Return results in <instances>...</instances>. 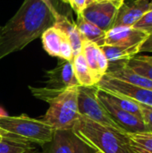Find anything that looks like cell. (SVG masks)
I'll return each instance as SVG.
<instances>
[{"instance_id": "ac0fdd59", "label": "cell", "mask_w": 152, "mask_h": 153, "mask_svg": "<svg viewBox=\"0 0 152 153\" xmlns=\"http://www.w3.org/2000/svg\"><path fill=\"white\" fill-rule=\"evenodd\" d=\"M100 51H101L100 47L97 46L95 43L90 42L87 39L83 41L82 53L83 54L84 58L89 65V68L90 69V72L94 77L96 84L102 78L99 70V56Z\"/></svg>"}, {"instance_id": "ffe728a7", "label": "cell", "mask_w": 152, "mask_h": 153, "mask_svg": "<svg viewBox=\"0 0 152 153\" xmlns=\"http://www.w3.org/2000/svg\"><path fill=\"white\" fill-rule=\"evenodd\" d=\"M62 36L63 33L54 25L47 28L41 34L43 48L46 52L51 56L59 57Z\"/></svg>"}, {"instance_id": "5bb4252c", "label": "cell", "mask_w": 152, "mask_h": 153, "mask_svg": "<svg viewBox=\"0 0 152 153\" xmlns=\"http://www.w3.org/2000/svg\"><path fill=\"white\" fill-rule=\"evenodd\" d=\"M142 44H139L133 47H122V46H110L104 45L100 48L103 51L108 61L109 66H116L126 63L131 58L137 56L140 53Z\"/></svg>"}, {"instance_id": "3957f363", "label": "cell", "mask_w": 152, "mask_h": 153, "mask_svg": "<svg viewBox=\"0 0 152 153\" xmlns=\"http://www.w3.org/2000/svg\"><path fill=\"white\" fill-rule=\"evenodd\" d=\"M55 130L40 119L21 115L0 117V137L13 143L40 146L52 140Z\"/></svg>"}, {"instance_id": "f546056e", "label": "cell", "mask_w": 152, "mask_h": 153, "mask_svg": "<svg viewBox=\"0 0 152 153\" xmlns=\"http://www.w3.org/2000/svg\"><path fill=\"white\" fill-rule=\"evenodd\" d=\"M5 116H7V114L5 113V111L3 108H0V117H5Z\"/></svg>"}, {"instance_id": "d590c367", "label": "cell", "mask_w": 152, "mask_h": 153, "mask_svg": "<svg viewBox=\"0 0 152 153\" xmlns=\"http://www.w3.org/2000/svg\"><path fill=\"white\" fill-rule=\"evenodd\" d=\"M0 141H2V138L1 137H0Z\"/></svg>"}, {"instance_id": "4316f807", "label": "cell", "mask_w": 152, "mask_h": 153, "mask_svg": "<svg viewBox=\"0 0 152 153\" xmlns=\"http://www.w3.org/2000/svg\"><path fill=\"white\" fill-rule=\"evenodd\" d=\"M70 4L77 15H79L86 6V0H70Z\"/></svg>"}, {"instance_id": "44dd1931", "label": "cell", "mask_w": 152, "mask_h": 153, "mask_svg": "<svg viewBox=\"0 0 152 153\" xmlns=\"http://www.w3.org/2000/svg\"><path fill=\"white\" fill-rule=\"evenodd\" d=\"M125 65L138 74L152 81V56H135L128 60Z\"/></svg>"}, {"instance_id": "cb8c5ba5", "label": "cell", "mask_w": 152, "mask_h": 153, "mask_svg": "<svg viewBox=\"0 0 152 153\" xmlns=\"http://www.w3.org/2000/svg\"><path fill=\"white\" fill-rule=\"evenodd\" d=\"M133 27L152 37V10L145 13Z\"/></svg>"}, {"instance_id": "8992f818", "label": "cell", "mask_w": 152, "mask_h": 153, "mask_svg": "<svg viewBox=\"0 0 152 153\" xmlns=\"http://www.w3.org/2000/svg\"><path fill=\"white\" fill-rule=\"evenodd\" d=\"M99 89L129 99L137 104L152 108V91L143 89L126 82L105 74L97 83Z\"/></svg>"}, {"instance_id": "d6a6232c", "label": "cell", "mask_w": 152, "mask_h": 153, "mask_svg": "<svg viewBox=\"0 0 152 153\" xmlns=\"http://www.w3.org/2000/svg\"><path fill=\"white\" fill-rule=\"evenodd\" d=\"M34 150L35 149H32V150H30V151H28V152H26L25 153H34Z\"/></svg>"}, {"instance_id": "277c9868", "label": "cell", "mask_w": 152, "mask_h": 153, "mask_svg": "<svg viewBox=\"0 0 152 153\" xmlns=\"http://www.w3.org/2000/svg\"><path fill=\"white\" fill-rule=\"evenodd\" d=\"M48 104L49 108L40 120L55 131L73 129L80 117L78 86L66 89Z\"/></svg>"}, {"instance_id": "7c38bea8", "label": "cell", "mask_w": 152, "mask_h": 153, "mask_svg": "<svg viewBox=\"0 0 152 153\" xmlns=\"http://www.w3.org/2000/svg\"><path fill=\"white\" fill-rule=\"evenodd\" d=\"M148 11H150V5L146 0H132L125 2L123 5L118 9V13L113 27H133Z\"/></svg>"}, {"instance_id": "7402d4cb", "label": "cell", "mask_w": 152, "mask_h": 153, "mask_svg": "<svg viewBox=\"0 0 152 153\" xmlns=\"http://www.w3.org/2000/svg\"><path fill=\"white\" fill-rule=\"evenodd\" d=\"M99 87V86H98ZM105 96L107 97V99L108 100H110L113 104H115L116 106H117L118 108H120L123 110H125L129 113H132L133 115H135L136 117H138L139 118L142 119V114H141V110H140V107L139 104H137L136 102L126 99L125 97L116 95V94H113L110 92H108L104 90H102Z\"/></svg>"}, {"instance_id": "9a60e30c", "label": "cell", "mask_w": 152, "mask_h": 153, "mask_svg": "<svg viewBox=\"0 0 152 153\" xmlns=\"http://www.w3.org/2000/svg\"><path fill=\"white\" fill-rule=\"evenodd\" d=\"M106 74L116 78L118 80L126 82L128 83L133 84L135 86L152 91L151 80L138 74L137 73L133 71L130 67H128L125 65V63L116 66H109Z\"/></svg>"}, {"instance_id": "7a4b0ae2", "label": "cell", "mask_w": 152, "mask_h": 153, "mask_svg": "<svg viewBox=\"0 0 152 153\" xmlns=\"http://www.w3.org/2000/svg\"><path fill=\"white\" fill-rule=\"evenodd\" d=\"M72 131L95 152L132 153L125 134L80 116Z\"/></svg>"}, {"instance_id": "9c48e42d", "label": "cell", "mask_w": 152, "mask_h": 153, "mask_svg": "<svg viewBox=\"0 0 152 153\" xmlns=\"http://www.w3.org/2000/svg\"><path fill=\"white\" fill-rule=\"evenodd\" d=\"M98 99L106 108L108 113L110 115L113 121L121 127L126 134L127 133H137V132H145L146 127L141 118L135 115L129 113L125 110L121 109L110 100L107 99L103 91L99 88L97 92Z\"/></svg>"}, {"instance_id": "4fadbf2b", "label": "cell", "mask_w": 152, "mask_h": 153, "mask_svg": "<svg viewBox=\"0 0 152 153\" xmlns=\"http://www.w3.org/2000/svg\"><path fill=\"white\" fill-rule=\"evenodd\" d=\"M54 26L67 37L72 46L74 56L82 53V45L85 39L82 35L74 22H71L67 17L58 13L56 17Z\"/></svg>"}, {"instance_id": "d4e9b609", "label": "cell", "mask_w": 152, "mask_h": 153, "mask_svg": "<svg viewBox=\"0 0 152 153\" xmlns=\"http://www.w3.org/2000/svg\"><path fill=\"white\" fill-rule=\"evenodd\" d=\"M73 57H74V55H73V51L72 46L70 44V41L67 39V37L65 34H63L62 39H61V45H60L59 58L72 62Z\"/></svg>"}, {"instance_id": "4dcf8cb0", "label": "cell", "mask_w": 152, "mask_h": 153, "mask_svg": "<svg viewBox=\"0 0 152 153\" xmlns=\"http://www.w3.org/2000/svg\"><path fill=\"white\" fill-rule=\"evenodd\" d=\"M148 3H149V5H150V10H152V0H146Z\"/></svg>"}, {"instance_id": "30bf717a", "label": "cell", "mask_w": 152, "mask_h": 153, "mask_svg": "<svg viewBox=\"0 0 152 153\" xmlns=\"http://www.w3.org/2000/svg\"><path fill=\"white\" fill-rule=\"evenodd\" d=\"M47 78V88L57 91H65L73 86H79V82L75 77L73 62L61 59L57 65L46 72Z\"/></svg>"}, {"instance_id": "f1b7e54d", "label": "cell", "mask_w": 152, "mask_h": 153, "mask_svg": "<svg viewBox=\"0 0 152 153\" xmlns=\"http://www.w3.org/2000/svg\"><path fill=\"white\" fill-rule=\"evenodd\" d=\"M96 1H99V2H109L112 4H114L117 9H119L123 5V4L125 3V0H96Z\"/></svg>"}, {"instance_id": "e0dca14e", "label": "cell", "mask_w": 152, "mask_h": 153, "mask_svg": "<svg viewBox=\"0 0 152 153\" xmlns=\"http://www.w3.org/2000/svg\"><path fill=\"white\" fill-rule=\"evenodd\" d=\"M125 136L132 153H152V132L127 133Z\"/></svg>"}, {"instance_id": "484cf974", "label": "cell", "mask_w": 152, "mask_h": 153, "mask_svg": "<svg viewBox=\"0 0 152 153\" xmlns=\"http://www.w3.org/2000/svg\"><path fill=\"white\" fill-rule=\"evenodd\" d=\"M141 114H142V120L146 127V130L148 132H152V108L139 104Z\"/></svg>"}, {"instance_id": "d6986e66", "label": "cell", "mask_w": 152, "mask_h": 153, "mask_svg": "<svg viewBox=\"0 0 152 153\" xmlns=\"http://www.w3.org/2000/svg\"><path fill=\"white\" fill-rule=\"evenodd\" d=\"M73 66L75 77L81 86H91L96 84L94 77L89 68V65L82 53L74 56L73 59Z\"/></svg>"}, {"instance_id": "1f68e13d", "label": "cell", "mask_w": 152, "mask_h": 153, "mask_svg": "<svg viewBox=\"0 0 152 153\" xmlns=\"http://www.w3.org/2000/svg\"><path fill=\"white\" fill-rule=\"evenodd\" d=\"M94 1H96V0H86V5L90 4V3H92V2H94Z\"/></svg>"}, {"instance_id": "ba28073f", "label": "cell", "mask_w": 152, "mask_h": 153, "mask_svg": "<svg viewBox=\"0 0 152 153\" xmlns=\"http://www.w3.org/2000/svg\"><path fill=\"white\" fill-rule=\"evenodd\" d=\"M117 13L118 9L111 3L94 1L87 4L80 14L107 32L114 26Z\"/></svg>"}, {"instance_id": "52a82bcc", "label": "cell", "mask_w": 152, "mask_h": 153, "mask_svg": "<svg viewBox=\"0 0 152 153\" xmlns=\"http://www.w3.org/2000/svg\"><path fill=\"white\" fill-rule=\"evenodd\" d=\"M41 153H95L88 144L76 136L72 129L56 130L52 140L41 146Z\"/></svg>"}, {"instance_id": "5b68a950", "label": "cell", "mask_w": 152, "mask_h": 153, "mask_svg": "<svg viewBox=\"0 0 152 153\" xmlns=\"http://www.w3.org/2000/svg\"><path fill=\"white\" fill-rule=\"evenodd\" d=\"M97 84L91 86H78V108L80 116L85 117L100 125L126 134L111 118L106 108L98 99Z\"/></svg>"}, {"instance_id": "e575fe53", "label": "cell", "mask_w": 152, "mask_h": 153, "mask_svg": "<svg viewBox=\"0 0 152 153\" xmlns=\"http://www.w3.org/2000/svg\"><path fill=\"white\" fill-rule=\"evenodd\" d=\"M95 153H101V152H96Z\"/></svg>"}, {"instance_id": "603a6c76", "label": "cell", "mask_w": 152, "mask_h": 153, "mask_svg": "<svg viewBox=\"0 0 152 153\" xmlns=\"http://www.w3.org/2000/svg\"><path fill=\"white\" fill-rule=\"evenodd\" d=\"M32 149L34 147L31 145H24L5 139L0 141V153H25Z\"/></svg>"}, {"instance_id": "6da1fadb", "label": "cell", "mask_w": 152, "mask_h": 153, "mask_svg": "<svg viewBox=\"0 0 152 153\" xmlns=\"http://www.w3.org/2000/svg\"><path fill=\"white\" fill-rule=\"evenodd\" d=\"M58 13L49 0H24L16 13L0 29V60L23 49L53 26Z\"/></svg>"}, {"instance_id": "2e32d148", "label": "cell", "mask_w": 152, "mask_h": 153, "mask_svg": "<svg viewBox=\"0 0 152 153\" xmlns=\"http://www.w3.org/2000/svg\"><path fill=\"white\" fill-rule=\"evenodd\" d=\"M75 24L85 39L95 43L99 47L105 45L106 31L86 21L81 14L77 15V22Z\"/></svg>"}, {"instance_id": "8fae6325", "label": "cell", "mask_w": 152, "mask_h": 153, "mask_svg": "<svg viewBox=\"0 0 152 153\" xmlns=\"http://www.w3.org/2000/svg\"><path fill=\"white\" fill-rule=\"evenodd\" d=\"M150 36L145 32L128 26H115L106 32L105 45L133 47L143 44Z\"/></svg>"}, {"instance_id": "83f0119b", "label": "cell", "mask_w": 152, "mask_h": 153, "mask_svg": "<svg viewBox=\"0 0 152 153\" xmlns=\"http://www.w3.org/2000/svg\"><path fill=\"white\" fill-rule=\"evenodd\" d=\"M140 52H152V37H150L142 44Z\"/></svg>"}, {"instance_id": "836d02e7", "label": "cell", "mask_w": 152, "mask_h": 153, "mask_svg": "<svg viewBox=\"0 0 152 153\" xmlns=\"http://www.w3.org/2000/svg\"><path fill=\"white\" fill-rule=\"evenodd\" d=\"M64 3H67V4H70V0H62Z\"/></svg>"}]
</instances>
